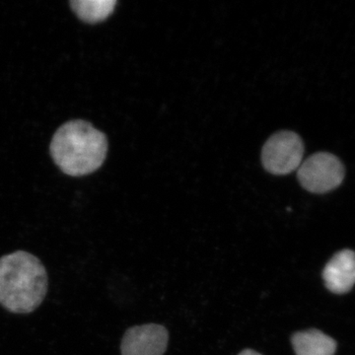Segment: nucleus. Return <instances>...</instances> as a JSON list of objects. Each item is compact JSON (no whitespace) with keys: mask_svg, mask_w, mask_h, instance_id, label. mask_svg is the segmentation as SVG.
<instances>
[{"mask_svg":"<svg viewBox=\"0 0 355 355\" xmlns=\"http://www.w3.org/2000/svg\"><path fill=\"white\" fill-rule=\"evenodd\" d=\"M48 275L42 261L25 251L0 258V305L15 314H29L43 302Z\"/></svg>","mask_w":355,"mask_h":355,"instance_id":"nucleus-1","label":"nucleus"},{"mask_svg":"<svg viewBox=\"0 0 355 355\" xmlns=\"http://www.w3.org/2000/svg\"><path fill=\"white\" fill-rule=\"evenodd\" d=\"M108 153L104 133L84 121H72L58 128L51 144L55 164L69 176L91 174L101 167Z\"/></svg>","mask_w":355,"mask_h":355,"instance_id":"nucleus-2","label":"nucleus"},{"mask_svg":"<svg viewBox=\"0 0 355 355\" xmlns=\"http://www.w3.org/2000/svg\"><path fill=\"white\" fill-rule=\"evenodd\" d=\"M304 146L298 135L292 132L275 133L261 151V162L266 171L273 175H287L300 167Z\"/></svg>","mask_w":355,"mask_h":355,"instance_id":"nucleus-3","label":"nucleus"},{"mask_svg":"<svg viewBox=\"0 0 355 355\" xmlns=\"http://www.w3.org/2000/svg\"><path fill=\"white\" fill-rule=\"evenodd\" d=\"M297 177L301 186L311 193H328L342 184L345 168L336 156L320 153L301 163Z\"/></svg>","mask_w":355,"mask_h":355,"instance_id":"nucleus-4","label":"nucleus"},{"mask_svg":"<svg viewBox=\"0 0 355 355\" xmlns=\"http://www.w3.org/2000/svg\"><path fill=\"white\" fill-rule=\"evenodd\" d=\"M168 331L160 324L132 327L121 342V355H163L167 349Z\"/></svg>","mask_w":355,"mask_h":355,"instance_id":"nucleus-5","label":"nucleus"},{"mask_svg":"<svg viewBox=\"0 0 355 355\" xmlns=\"http://www.w3.org/2000/svg\"><path fill=\"white\" fill-rule=\"evenodd\" d=\"M327 288L334 293H347L355 284V253L350 250L336 253L323 272Z\"/></svg>","mask_w":355,"mask_h":355,"instance_id":"nucleus-6","label":"nucleus"},{"mask_svg":"<svg viewBox=\"0 0 355 355\" xmlns=\"http://www.w3.org/2000/svg\"><path fill=\"white\" fill-rule=\"evenodd\" d=\"M292 345L296 355H334L336 349L334 338L318 330L296 333Z\"/></svg>","mask_w":355,"mask_h":355,"instance_id":"nucleus-7","label":"nucleus"},{"mask_svg":"<svg viewBox=\"0 0 355 355\" xmlns=\"http://www.w3.org/2000/svg\"><path fill=\"white\" fill-rule=\"evenodd\" d=\"M72 9L84 22L97 23L104 21L113 13L116 0H73Z\"/></svg>","mask_w":355,"mask_h":355,"instance_id":"nucleus-8","label":"nucleus"},{"mask_svg":"<svg viewBox=\"0 0 355 355\" xmlns=\"http://www.w3.org/2000/svg\"><path fill=\"white\" fill-rule=\"evenodd\" d=\"M239 355H261V354H259V352H254V350L245 349V350H243L241 354H240Z\"/></svg>","mask_w":355,"mask_h":355,"instance_id":"nucleus-9","label":"nucleus"}]
</instances>
